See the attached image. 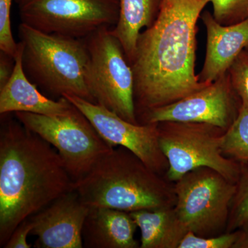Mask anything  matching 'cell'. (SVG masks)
Listing matches in <instances>:
<instances>
[{
    "label": "cell",
    "mask_w": 248,
    "mask_h": 248,
    "mask_svg": "<svg viewBox=\"0 0 248 248\" xmlns=\"http://www.w3.org/2000/svg\"><path fill=\"white\" fill-rule=\"evenodd\" d=\"M209 2L162 0L156 20L139 35L130 62L138 123L148 111L208 86L199 81L195 62L197 22Z\"/></svg>",
    "instance_id": "obj_1"
},
{
    "label": "cell",
    "mask_w": 248,
    "mask_h": 248,
    "mask_svg": "<svg viewBox=\"0 0 248 248\" xmlns=\"http://www.w3.org/2000/svg\"><path fill=\"white\" fill-rule=\"evenodd\" d=\"M1 115L0 246L17 228L62 195L76 190L53 146L20 122Z\"/></svg>",
    "instance_id": "obj_2"
},
{
    "label": "cell",
    "mask_w": 248,
    "mask_h": 248,
    "mask_svg": "<svg viewBox=\"0 0 248 248\" xmlns=\"http://www.w3.org/2000/svg\"><path fill=\"white\" fill-rule=\"evenodd\" d=\"M76 190L90 208L138 211L174 207V183L148 167L137 155L115 147L86 176Z\"/></svg>",
    "instance_id": "obj_3"
},
{
    "label": "cell",
    "mask_w": 248,
    "mask_h": 248,
    "mask_svg": "<svg viewBox=\"0 0 248 248\" xmlns=\"http://www.w3.org/2000/svg\"><path fill=\"white\" fill-rule=\"evenodd\" d=\"M18 37L23 69L41 92L51 99L70 94L95 103L85 81L89 60L85 38L47 34L22 23Z\"/></svg>",
    "instance_id": "obj_4"
},
{
    "label": "cell",
    "mask_w": 248,
    "mask_h": 248,
    "mask_svg": "<svg viewBox=\"0 0 248 248\" xmlns=\"http://www.w3.org/2000/svg\"><path fill=\"white\" fill-rule=\"evenodd\" d=\"M157 124L160 146L169 165L165 177L170 182H177L193 170L208 167L237 183L241 163L227 157L222 151L226 130L205 123Z\"/></svg>",
    "instance_id": "obj_5"
},
{
    "label": "cell",
    "mask_w": 248,
    "mask_h": 248,
    "mask_svg": "<svg viewBox=\"0 0 248 248\" xmlns=\"http://www.w3.org/2000/svg\"><path fill=\"white\" fill-rule=\"evenodd\" d=\"M112 29L103 28L85 38L89 50L85 81L95 104L139 124L133 69Z\"/></svg>",
    "instance_id": "obj_6"
},
{
    "label": "cell",
    "mask_w": 248,
    "mask_h": 248,
    "mask_svg": "<svg viewBox=\"0 0 248 248\" xmlns=\"http://www.w3.org/2000/svg\"><path fill=\"white\" fill-rule=\"evenodd\" d=\"M14 115L28 130L37 134L56 149L76 182L86 176L104 155L115 148L99 135L89 119L76 106L63 115L23 112H15Z\"/></svg>",
    "instance_id": "obj_7"
},
{
    "label": "cell",
    "mask_w": 248,
    "mask_h": 248,
    "mask_svg": "<svg viewBox=\"0 0 248 248\" xmlns=\"http://www.w3.org/2000/svg\"><path fill=\"white\" fill-rule=\"evenodd\" d=\"M174 210L188 231L203 237L226 233L236 184L202 167L174 182Z\"/></svg>",
    "instance_id": "obj_8"
},
{
    "label": "cell",
    "mask_w": 248,
    "mask_h": 248,
    "mask_svg": "<svg viewBox=\"0 0 248 248\" xmlns=\"http://www.w3.org/2000/svg\"><path fill=\"white\" fill-rule=\"evenodd\" d=\"M21 23L47 34L84 39L103 28L113 29L119 0H16Z\"/></svg>",
    "instance_id": "obj_9"
},
{
    "label": "cell",
    "mask_w": 248,
    "mask_h": 248,
    "mask_svg": "<svg viewBox=\"0 0 248 248\" xmlns=\"http://www.w3.org/2000/svg\"><path fill=\"white\" fill-rule=\"evenodd\" d=\"M241 104L242 100L233 89L228 72L187 97L148 111L139 123L195 122L211 124L226 131L236 120Z\"/></svg>",
    "instance_id": "obj_10"
},
{
    "label": "cell",
    "mask_w": 248,
    "mask_h": 248,
    "mask_svg": "<svg viewBox=\"0 0 248 248\" xmlns=\"http://www.w3.org/2000/svg\"><path fill=\"white\" fill-rule=\"evenodd\" d=\"M63 97L84 113L99 135L111 146L126 148L148 167L165 176L169 165L160 146L157 123H130L95 103L70 94Z\"/></svg>",
    "instance_id": "obj_11"
},
{
    "label": "cell",
    "mask_w": 248,
    "mask_h": 248,
    "mask_svg": "<svg viewBox=\"0 0 248 248\" xmlns=\"http://www.w3.org/2000/svg\"><path fill=\"white\" fill-rule=\"evenodd\" d=\"M76 190L54 201L31 217L34 247L82 248V231L90 211Z\"/></svg>",
    "instance_id": "obj_12"
},
{
    "label": "cell",
    "mask_w": 248,
    "mask_h": 248,
    "mask_svg": "<svg viewBox=\"0 0 248 248\" xmlns=\"http://www.w3.org/2000/svg\"><path fill=\"white\" fill-rule=\"evenodd\" d=\"M206 30V50L199 81L210 84L228 73L243 50H248V19L224 26L217 22L210 11L201 16Z\"/></svg>",
    "instance_id": "obj_13"
},
{
    "label": "cell",
    "mask_w": 248,
    "mask_h": 248,
    "mask_svg": "<svg viewBox=\"0 0 248 248\" xmlns=\"http://www.w3.org/2000/svg\"><path fill=\"white\" fill-rule=\"evenodd\" d=\"M22 45L15 56V68L11 79L0 89V114L23 112L46 116L66 115L75 106L66 97L53 99L41 92L31 82L22 66Z\"/></svg>",
    "instance_id": "obj_14"
},
{
    "label": "cell",
    "mask_w": 248,
    "mask_h": 248,
    "mask_svg": "<svg viewBox=\"0 0 248 248\" xmlns=\"http://www.w3.org/2000/svg\"><path fill=\"white\" fill-rule=\"evenodd\" d=\"M138 226L130 213L108 208H91L82 231L86 248H138Z\"/></svg>",
    "instance_id": "obj_15"
},
{
    "label": "cell",
    "mask_w": 248,
    "mask_h": 248,
    "mask_svg": "<svg viewBox=\"0 0 248 248\" xmlns=\"http://www.w3.org/2000/svg\"><path fill=\"white\" fill-rule=\"evenodd\" d=\"M141 231V248H179L188 230L174 207L130 213Z\"/></svg>",
    "instance_id": "obj_16"
},
{
    "label": "cell",
    "mask_w": 248,
    "mask_h": 248,
    "mask_svg": "<svg viewBox=\"0 0 248 248\" xmlns=\"http://www.w3.org/2000/svg\"><path fill=\"white\" fill-rule=\"evenodd\" d=\"M162 0H119L120 17L112 29L119 39L130 63L136 48L139 35L143 29L153 25L159 14Z\"/></svg>",
    "instance_id": "obj_17"
},
{
    "label": "cell",
    "mask_w": 248,
    "mask_h": 248,
    "mask_svg": "<svg viewBox=\"0 0 248 248\" xmlns=\"http://www.w3.org/2000/svg\"><path fill=\"white\" fill-rule=\"evenodd\" d=\"M241 100L239 115L225 132L222 144L225 156L239 163L248 161V101Z\"/></svg>",
    "instance_id": "obj_18"
},
{
    "label": "cell",
    "mask_w": 248,
    "mask_h": 248,
    "mask_svg": "<svg viewBox=\"0 0 248 248\" xmlns=\"http://www.w3.org/2000/svg\"><path fill=\"white\" fill-rule=\"evenodd\" d=\"M248 223V161L241 163V173L232 202L226 232L239 230Z\"/></svg>",
    "instance_id": "obj_19"
},
{
    "label": "cell",
    "mask_w": 248,
    "mask_h": 248,
    "mask_svg": "<svg viewBox=\"0 0 248 248\" xmlns=\"http://www.w3.org/2000/svg\"><path fill=\"white\" fill-rule=\"evenodd\" d=\"M213 5V17L224 26L248 19V0H209Z\"/></svg>",
    "instance_id": "obj_20"
},
{
    "label": "cell",
    "mask_w": 248,
    "mask_h": 248,
    "mask_svg": "<svg viewBox=\"0 0 248 248\" xmlns=\"http://www.w3.org/2000/svg\"><path fill=\"white\" fill-rule=\"evenodd\" d=\"M239 231L210 237L197 236L189 231L183 239L179 248H232Z\"/></svg>",
    "instance_id": "obj_21"
},
{
    "label": "cell",
    "mask_w": 248,
    "mask_h": 248,
    "mask_svg": "<svg viewBox=\"0 0 248 248\" xmlns=\"http://www.w3.org/2000/svg\"><path fill=\"white\" fill-rule=\"evenodd\" d=\"M13 0H0V50L15 58L19 43L11 31V9Z\"/></svg>",
    "instance_id": "obj_22"
},
{
    "label": "cell",
    "mask_w": 248,
    "mask_h": 248,
    "mask_svg": "<svg viewBox=\"0 0 248 248\" xmlns=\"http://www.w3.org/2000/svg\"><path fill=\"white\" fill-rule=\"evenodd\" d=\"M228 72L233 89L241 99L248 101V50L241 52Z\"/></svg>",
    "instance_id": "obj_23"
},
{
    "label": "cell",
    "mask_w": 248,
    "mask_h": 248,
    "mask_svg": "<svg viewBox=\"0 0 248 248\" xmlns=\"http://www.w3.org/2000/svg\"><path fill=\"white\" fill-rule=\"evenodd\" d=\"M32 229V222L29 218L17 227L14 233L5 244V248H31L32 246L27 242V237Z\"/></svg>",
    "instance_id": "obj_24"
},
{
    "label": "cell",
    "mask_w": 248,
    "mask_h": 248,
    "mask_svg": "<svg viewBox=\"0 0 248 248\" xmlns=\"http://www.w3.org/2000/svg\"><path fill=\"white\" fill-rule=\"evenodd\" d=\"M15 58L4 52L0 51V89L4 87L14 73Z\"/></svg>",
    "instance_id": "obj_25"
},
{
    "label": "cell",
    "mask_w": 248,
    "mask_h": 248,
    "mask_svg": "<svg viewBox=\"0 0 248 248\" xmlns=\"http://www.w3.org/2000/svg\"><path fill=\"white\" fill-rule=\"evenodd\" d=\"M238 231L239 235L232 248H248V223Z\"/></svg>",
    "instance_id": "obj_26"
}]
</instances>
